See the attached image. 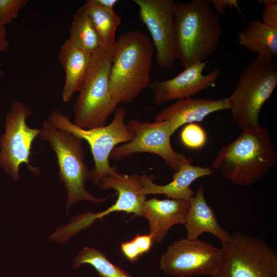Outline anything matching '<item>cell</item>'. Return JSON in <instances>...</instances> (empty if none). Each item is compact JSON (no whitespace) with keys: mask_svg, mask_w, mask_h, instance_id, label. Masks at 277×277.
<instances>
[{"mask_svg":"<svg viewBox=\"0 0 277 277\" xmlns=\"http://www.w3.org/2000/svg\"><path fill=\"white\" fill-rule=\"evenodd\" d=\"M277 164V152L268 130L262 126L242 131L222 148L211 167L231 184L253 185Z\"/></svg>","mask_w":277,"mask_h":277,"instance_id":"6da1fadb","label":"cell"},{"mask_svg":"<svg viewBox=\"0 0 277 277\" xmlns=\"http://www.w3.org/2000/svg\"><path fill=\"white\" fill-rule=\"evenodd\" d=\"M174 22L176 58L184 68L205 61L217 50L222 27L210 0L175 2Z\"/></svg>","mask_w":277,"mask_h":277,"instance_id":"7a4b0ae2","label":"cell"},{"mask_svg":"<svg viewBox=\"0 0 277 277\" xmlns=\"http://www.w3.org/2000/svg\"><path fill=\"white\" fill-rule=\"evenodd\" d=\"M153 47L149 37L141 30L127 31L116 39L109 86L117 105L131 102L149 87Z\"/></svg>","mask_w":277,"mask_h":277,"instance_id":"3957f363","label":"cell"},{"mask_svg":"<svg viewBox=\"0 0 277 277\" xmlns=\"http://www.w3.org/2000/svg\"><path fill=\"white\" fill-rule=\"evenodd\" d=\"M277 85V63L272 58L257 56L241 71L232 93L229 110L242 130L259 128L261 110Z\"/></svg>","mask_w":277,"mask_h":277,"instance_id":"277c9868","label":"cell"},{"mask_svg":"<svg viewBox=\"0 0 277 277\" xmlns=\"http://www.w3.org/2000/svg\"><path fill=\"white\" fill-rule=\"evenodd\" d=\"M38 137L47 142L56 156L58 176L67 191L66 208L79 201L101 203L108 197H97L86 189L85 183L90 179V171L84 162L83 140L73 134L55 128L47 119L42 123Z\"/></svg>","mask_w":277,"mask_h":277,"instance_id":"5b68a950","label":"cell"},{"mask_svg":"<svg viewBox=\"0 0 277 277\" xmlns=\"http://www.w3.org/2000/svg\"><path fill=\"white\" fill-rule=\"evenodd\" d=\"M115 49V47L100 46L92 54L90 69L73 107V123L81 128L89 129L106 125L108 117L117 108L109 86Z\"/></svg>","mask_w":277,"mask_h":277,"instance_id":"8992f818","label":"cell"},{"mask_svg":"<svg viewBox=\"0 0 277 277\" xmlns=\"http://www.w3.org/2000/svg\"><path fill=\"white\" fill-rule=\"evenodd\" d=\"M127 114L124 108L117 107L110 124L89 129L77 126L59 109L52 110L47 119L55 128L69 132L88 143L94 163L90 171V179L95 185L98 186L104 177L118 171L117 166L110 164L112 151L117 145L128 142L133 137L125 122Z\"/></svg>","mask_w":277,"mask_h":277,"instance_id":"52a82bcc","label":"cell"},{"mask_svg":"<svg viewBox=\"0 0 277 277\" xmlns=\"http://www.w3.org/2000/svg\"><path fill=\"white\" fill-rule=\"evenodd\" d=\"M221 249L220 265L210 277H277V253L261 237L235 232Z\"/></svg>","mask_w":277,"mask_h":277,"instance_id":"ba28073f","label":"cell"},{"mask_svg":"<svg viewBox=\"0 0 277 277\" xmlns=\"http://www.w3.org/2000/svg\"><path fill=\"white\" fill-rule=\"evenodd\" d=\"M32 114L30 109L19 101L13 102L6 115L5 132L0 138V167L16 182L20 180L19 167L28 165V169L37 175L40 170L29 164L34 140L41 129L29 127L26 120Z\"/></svg>","mask_w":277,"mask_h":277,"instance_id":"9c48e42d","label":"cell"},{"mask_svg":"<svg viewBox=\"0 0 277 277\" xmlns=\"http://www.w3.org/2000/svg\"><path fill=\"white\" fill-rule=\"evenodd\" d=\"M221 259V248L187 237L168 246L160 257L159 268L174 277L211 276L217 271Z\"/></svg>","mask_w":277,"mask_h":277,"instance_id":"30bf717a","label":"cell"},{"mask_svg":"<svg viewBox=\"0 0 277 277\" xmlns=\"http://www.w3.org/2000/svg\"><path fill=\"white\" fill-rule=\"evenodd\" d=\"M126 124L133 137L130 141L115 147L109 159L120 161L137 153H151L161 156L175 172L188 159L173 148L168 122L155 121L150 123L134 118L129 120Z\"/></svg>","mask_w":277,"mask_h":277,"instance_id":"8fae6325","label":"cell"},{"mask_svg":"<svg viewBox=\"0 0 277 277\" xmlns=\"http://www.w3.org/2000/svg\"><path fill=\"white\" fill-rule=\"evenodd\" d=\"M139 17L148 30L156 51L157 64L171 68L177 60L174 31L175 2L173 0H133Z\"/></svg>","mask_w":277,"mask_h":277,"instance_id":"7c38bea8","label":"cell"},{"mask_svg":"<svg viewBox=\"0 0 277 277\" xmlns=\"http://www.w3.org/2000/svg\"><path fill=\"white\" fill-rule=\"evenodd\" d=\"M209 61L197 62L185 68L175 77L164 81L151 82L152 102L162 105L174 100L190 97L211 87H214L220 74L217 68L210 73H203Z\"/></svg>","mask_w":277,"mask_h":277,"instance_id":"4fadbf2b","label":"cell"},{"mask_svg":"<svg viewBox=\"0 0 277 277\" xmlns=\"http://www.w3.org/2000/svg\"><path fill=\"white\" fill-rule=\"evenodd\" d=\"M99 188L113 189L118 197L115 203L106 210L98 213L102 219L112 212H125L133 214L132 217H142L146 201L138 174L120 173L118 170L104 177L98 185Z\"/></svg>","mask_w":277,"mask_h":277,"instance_id":"5bb4252c","label":"cell"},{"mask_svg":"<svg viewBox=\"0 0 277 277\" xmlns=\"http://www.w3.org/2000/svg\"><path fill=\"white\" fill-rule=\"evenodd\" d=\"M229 107L228 97L219 100L190 97L176 100L163 109L157 114L155 121L168 122L172 135L184 125L202 122L209 114Z\"/></svg>","mask_w":277,"mask_h":277,"instance_id":"9a60e30c","label":"cell"},{"mask_svg":"<svg viewBox=\"0 0 277 277\" xmlns=\"http://www.w3.org/2000/svg\"><path fill=\"white\" fill-rule=\"evenodd\" d=\"M191 159H187L182 162L172 181L164 185L154 183V175L138 174L144 195L162 194L172 199L189 201L195 194L190 185L200 177L214 174V170L210 167L193 165Z\"/></svg>","mask_w":277,"mask_h":277,"instance_id":"2e32d148","label":"cell"},{"mask_svg":"<svg viewBox=\"0 0 277 277\" xmlns=\"http://www.w3.org/2000/svg\"><path fill=\"white\" fill-rule=\"evenodd\" d=\"M189 205V201L172 199L146 201L142 216L149 222L153 243L162 242L174 225H185Z\"/></svg>","mask_w":277,"mask_h":277,"instance_id":"e0dca14e","label":"cell"},{"mask_svg":"<svg viewBox=\"0 0 277 277\" xmlns=\"http://www.w3.org/2000/svg\"><path fill=\"white\" fill-rule=\"evenodd\" d=\"M185 226L187 238L199 239L204 233H210L220 240L222 244L229 239L230 233L219 224L213 209L205 199L204 187L200 184L196 193L189 200Z\"/></svg>","mask_w":277,"mask_h":277,"instance_id":"ac0fdd59","label":"cell"},{"mask_svg":"<svg viewBox=\"0 0 277 277\" xmlns=\"http://www.w3.org/2000/svg\"><path fill=\"white\" fill-rule=\"evenodd\" d=\"M58 58L65 73L62 99L67 103L84 84L91 65L92 54L81 50L67 39L60 48Z\"/></svg>","mask_w":277,"mask_h":277,"instance_id":"d6986e66","label":"cell"},{"mask_svg":"<svg viewBox=\"0 0 277 277\" xmlns=\"http://www.w3.org/2000/svg\"><path fill=\"white\" fill-rule=\"evenodd\" d=\"M238 43L258 56L273 58L277 56V29L260 20L250 22L237 35Z\"/></svg>","mask_w":277,"mask_h":277,"instance_id":"ffe728a7","label":"cell"},{"mask_svg":"<svg viewBox=\"0 0 277 277\" xmlns=\"http://www.w3.org/2000/svg\"><path fill=\"white\" fill-rule=\"evenodd\" d=\"M84 5L97 34L100 46L105 48L115 47V33L121 24V18L114 10L105 8L93 0L86 1Z\"/></svg>","mask_w":277,"mask_h":277,"instance_id":"44dd1931","label":"cell"},{"mask_svg":"<svg viewBox=\"0 0 277 277\" xmlns=\"http://www.w3.org/2000/svg\"><path fill=\"white\" fill-rule=\"evenodd\" d=\"M68 39L77 47L91 54L100 47L97 34L84 5L74 14Z\"/></svg>","mask_w":277,"mask_h":277,"instance_id":"7402d4cb","label":"cell"},{"mask_svg":"<svg viewBox=\"0 0 277 277\" xmlns=\"http://www.w3.org/2000/svg\"><path fill=\"white\" fill-rule=\"evenodd\" d=\"M93 267L101 277H132L130 274L110 261L105 254L94 247H85L75 257L72 267L76 269L83 264Z\"/></svg>","mask_w":277,"mask_h":277,"instance_id":"603a6c76","label":"cell"},{"mask_svg":"<svg viewBox=\"0 0 277 277\" xmlns=\"http://www.w3.org/2000/svg\"><path fill=\"white\" fill-rule=\"evenodd\" d=\"M184 146L191 149H199L206 144L207 135L203 128L195 123L186 124L180 134Z\"/></svg>","mask_w":277,"mask_h":277,"instance_id":"cb8c5ba5","label":"cell"},{"mask_svg":"<svg viewBox=\"0 0 277 277\" xmlns=\"http://www.w3.org/2000/svg\"><path fill=\"white\" fill-rule=\"evenodd\" d=\"M28 0H0V23L5 26L16 18Z\"/></svg>","mask_w":277,"mask_h":277,"instance_id":"d4e9b609","label":"cell"},{"mask_svg":"<svg viewBox=\"0 0 277 277\" xmlns=\"http://www.w3.org/2000/svg\"><path fill=\"white\" fill-rule=\"evenodd\" d=\"M258 3L264 5L262 22L277 29V1L259 0Z\"/></svg>","mask_w":277,"mask_h":277,"instance_id":"484cf974","label":"cell"},{"mask_svg":"<svg viewBox=\"0 0 277 277\" xmlns=\"http://www.w3.org/2000/svg\"><path fill=\"white\" fill-rule=\"evenodd\" d=\"M121 249L125 258L131 263L138 261L142 256L138 247L132 240L122 243Z\"/></svg>","mask_w":277,"mask_h":277,"instance_id":"4316f807","label":"cell"},{"mask_svg":"<svg viewBox=\"0 0 277 277\" xmlns=\"http://www.w3.org/2000/svg\"><path fill=\"white\" fill-rule=\"evenodd\" d=\"M211 4L215 10L218 13V14H223L224 13V9L230 7L231 8H234L240 14L244 20V15L239 5V1L237 0H211L210 1Z\"/></svg>","mask_w":277,"mask_h":277,"instance_id":"83f0119b","label":"cell"},{"mask_svg":"<svg viewBox=\"0 0 277 277\" xmlns=\"http://www.w3.org/2000/svg\"><path fill=\"white\" fill-rule=\"evenodd\" d=\"M132 240L138 247L142 256L149 251L153 243L152 237L149 233L137 234Z\"/></svg>","mask_w":277,"mask_h":277,"instance_id":"f1b7e54d","label":"cell"},{"mask_svg":"<svg viewBox=\"0 0 277 277\" xmlns=\"http://www.w3.org/2000/svg\"><path fill=\"white\" fill-rule=\"evenodd\" d=\"M9 47V43L7 37L5 26L0 23V57L2 53L7 51ZM0 67H1V61Z\"/></svg>","mask_w":277,"mask_h":277,"instance_id":"f546056e","label":"cell"},{"mask_svg":"<svg viewBox=\"0 0 277 277\" xmlns=\"http://www.w3.org/2000/svg\"><path fill=\"white\" fill-rule=\"evenodd\" d=\"M97 5L108 9L114 10V7L119 2L117 0H93Z\"/></svg>","mask_w":277,"mask_h":277,"instance_id":"4dcf8cb0","label":"cell"},{"mask_svg":"<svg viewBox=\"0 0 277 277\" xmlns=\"http://www.w3.org/2000/svg\"><path fill=\"white\" fill-rule=\"evenodd\" d=\"M5 74L4 71L0 67V78L3 77Z\"/></svg>","mask_w":277,"mask_h":277,"instance_id":"1f68e13d","label":"cell"}]
</instances>
